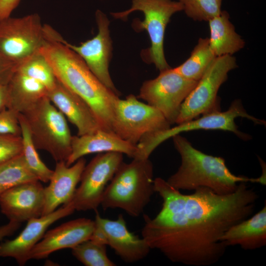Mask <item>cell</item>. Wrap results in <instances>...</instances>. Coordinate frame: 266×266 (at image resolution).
I'll return each mask as SVG.
<instances>
[{
	"mask_svg": "<svg viewBox=\"0 0 266 266\" xmlns=\"http://www.w3.org/2000/svg\"><path fill=\"white\" fill-rule=\"evenodd\" d=\"M21 223L9 221L3 225L0 226V241L6 236L12 235L20 227Z\"/></svg>",
	"mask_w": 266,
	"mask_h": 266,
	"instance_id": "cell-34",
	"label": "cell"
},
{
	"mask_svg": "<svg viewBox=\"0 0 266 266\" xmlns=\"http://www.w3.org/2000/svg\"><path fill=\"white\" fill-rule=\"evenodd\" d=\"M22 114L36 149L49 153L56 162H66L71 152L72 135L65 116L48 97Z\"/></svg>",
	"mask_w": 266,
	"mask_h": 266,
	"instance_id": "cell-5",
	"label": "cell"
},
{
	"mask_svg": "<svg viewBox=\"0 0 266 266\" xmlns=\"http://www.w3.org/2000/svg\"><path fill=\"white\" fill-rule=\"evenodd\" d=\"M44 203V187L39 180L20 184L0 195L1 212L20 223L41 216Z\"/></svg>",
	"mask_w": 266,
	"mask_h": 266,
	"instance_id": "cell-15",
	"label": "cell"
},
{
	"mask_svg": "<svg viewBox=\"0 0 266 266\" xmlns=\"http://www.w3.org/2000/svg\"><path fill=\"white\" fill-rule=\"evenodd\" d=\"M208 22L209 45L216 57L233 55L244 47V40L235 32L226 11L222 10L219 15Z\"/></svg>",
	"mask_w": 266,
	"mask_h": 266,
	"instance_id": "cell-23",
	"label": "cell"
},
{
	"mask_svg": "<svg viewBox=\"0 0 266 266\" xmlns=\"http://www.w3.org/2000/svg\"><path fill=\"white\" fill-rule=\"evenodd\" d=\"M187 16L195 21H208L222 11L223 0H178Z\"/></svg>",
	"mask_w": 266,
	"mask_h": 266,
	"instance_id": "cell-29",
	"label": "cell"
},
{
	"mask_svg": "<svg viewBox=\"0 0 266 266\" xmlns=\"http://www.w3.org/2000/svg\"><path fill=\"white\" fill-rule=\"evenodd\" d=\"M47 97L65 117L76 127L77 135L92 133L102 129L89 105L58 81L55 87L48 92Z\"/></svg>",
	"mask_w": 266,
	"mask_h": 266,
	"instance_id": "cell-19",
	"label": "cell"
},
{
	"mask_svg": "<svg viewBox=\"0 0 266 266\" xmlns=\"http://www.w3.org/2000/svg\"><path fill=\"white\" fill-rule=\"evenodd\" d=\"M154 187L162 207L153 219L144 215L142 237L170 261L190 266H210L220 260L227 248L223 236L252 215L258 198L246 182L227 195L205 187L184 195L161 177L154 179Z\"/></svg>",
	"mask_w": 266,
	"mask_h": 266,
	"instance_id": "cell-1",
	"label": "cell"
},
{
	"mask_svg": "<svg viewBox=\"0 0 266 266\" xmlns=\"http://www.w3.org/2000/svg\"><path fill=\"white\" fill-rule=\"evenodd\" d=\"M190 121L178 124L176 126L160 131L144 138L136 145L137 151L135 158L148 159L152 152L166 139L182 132L195 130H222L231 132L243 140L250 138L248 134L240 131L235 123L238 117L247 118L256 124L264 125L265 121L249 114L240 100L233 101L225 111L220 110L201 115Z\"/></svg>",
	"mask_w": 266,
	"mask_h": 266,
	"instance_id": "cell-6",
	"label": "cell"
},
{
	"mask_svg": "<svg viewBox=\"0 0 266 266\" xmlns=\"http://www.w3.org/2000/svg\"><path fill=\"white\" fill-rule=\"evenodd\" d=\"M9 102L8 85H0V111L7 108Z\"/></svg>",
	"mask_w": 266,
	"mask_h": 266,
	"instance_id": "cell-35",
	"label": "cell"
},
{
	"mask_svg": "<svg viewBox=\"0 0 266 266\" xmlns=\"http://www.w3.org/2000/svg\"><path fill=\"white\" fill-rule=\"evenodd\" d=\"M95 226L94 221L80 218L48 231L31 251L30 260L44 259L56 251L72 249L90 239Z\"/></svg>",
	"mask_w": 266,
	"mask_h": 266,
	"instance_id": "cell-16",
	"label": "cell"
},
{
	"mask_svg": "<svg viewBox=\"0 0 266 266\" xmlns=\"http://www.w3.org/2000/svg\"><path fill=\"white\" fill-rule=\"evenodd\" d=\"M64 40L55 30H52L40 53L51 66L57 80L89 105L101 129L113 132L114 109L119 96L97 78Z\"/></svg>",
	"mask_w": 266,
	"mask_h": 266,
	"instance_id": "cell-2",
	"label": "cell"
},
{
	"mask_svg": "<svg viewBox=\"0 0 266 266\" xmlns=\"http://www.w3.org/2000/svg\"><path fill=\"white\" fill-rule=\"evenodd\" d=\"M197 82L170 67L161 71L157 77L144 81L138 98L160 111L171 125L175 123L182 103Z\"/></svg>",
	"mask_w": 266,
	"mask_h": 266,
	"instance_id": "cell-11",
	"label": "cell"
},
{
	"mask_svg": "<svg viewBox=\"0 0 266 266\" xmlns=\"http://www.w3.org/2000/svg\"><path fill=\"white\" fill-rule=\"evenodd\" d=\"M156 108L138 100L133 95L118 99L114 113L112 131L122 139L136 146L146 136L170 128Z\"/></svg>",
	"mask_w": 266,
	"mask_h": 266,
	"instance_id": "cell-8",
	"label": "cell"
},
{
	"mask_svg": "<svg viewBox=\"0 0 266 266\" xmlns=\"http://www.w3.org/2000/svg\"><path fill=\"white\" fill-rule=\"evenodd\" d=\"M7 85L9 90L7 108L22 114L47 97L48 93L42 84L17 71Z\"/></svg>",
	"mask_w": 266,
	"mask_h": 266,
	"instance_id": "cell-22",
	"label": "cell"
},
{
	"mask_svg": "<svg viewBox=\"0 0 266 266\" xmlns=\"http://www.w3.org/2000/svg\"><path fill=\"white\" fill-rule=\"evenodd\" d=\"M74 211L70 202L48 214L28 220L25 228L17 237L0 243V257L12 258L20 266L25 265L30 260L31 251L42 239L49 226Z\"/></svg>",
	"mask_w": 266,
	"mask_h": 266,
	"instance_id": "cell-14",
	"label": "cell"
},
{
	"mask_svg": "<svg viewBox=\"0 0 266 266\" xmlns=\"http://www.w3.org/2000/svg\"><path fill=\"white\" fill-rule=\"evenodd\" d=\"M72 254L86 266H114L108 257L106 245L89 239L72 249Z\"/></svg>",
	"mask_w": 266,
	"mask_h": 266,
	"instance_id": "cell-28",
	"label": "cell"
},
{
	"mask_svg": "<svg viewBox=\"0 0 266 266\" xmlns=\"http://www.w3.org/2000/svg\"><path fill=\"white\" fill-rule=\"evenodd\" d=\"M179 1L172 0H132L131 7L122 12L111 13L116 19L125 20L132 12H143L142 21L136 19L133 27L136 31L146 30L151 41V46L146 53V59L153 63L160 71L170 68L165 58L164 41L166 27L174 13L182 11Z\"/></svg>",
	"mask_w": 266,
	"mask_h": 266,
	"instance_id": "cell-7",
	"label": "cell"
},
{
	"mask_svg": "<svg viewBox=\"0 0 266 266\" xmlns=\"http://www.w3.org/2000/svg\"><path fill=\"white\" fill-rule=\"evenodd\" d=\"M86 163L83 157L70 166L65 161L56 162L49 184L44 188L45 203L42 216L53 212L61 204L71 201Z\"/></svg>",
	"mask_w": 266,
	"mask_h": 266,
	"instance_id": "cell-18",
	"label": "cell"
},
{
	"mask_svg": "<svg viewBox=\"0 0 266 266\" xmlns=\"http://www.w3.org/2000/svg\"><path fill=\"white\" fill-rule=\"evenodd\" d=\"M236 67V61L233 55L216 57L184 100L175 123L220 110L218 92L227 79L229 72Z\"/></svg>",
	"mask_w": 266,
	"mask_h": 266,
	"instance_id": "cell-9",
	"label": "cell"
},
{
	"mask_svg": "<svg viewBox=\"0 0 266 266\" xmlns=\"http://www.w3.org/2000/svg\"><path fill=\"white\" fill-rule=\"evenodd\" d=\"M95 15L98 28V33L95 36L78 46L71 44L65 40L64 42L82 59L106 87L119 96L120 93L111 78L108 69L112 50L109 21L100 10H97Z\"/></svg>",
	"mask_w": 266,
	"mask_h": 266,
	"instance_id": "cell-13",
	"label": "cell"
},
{
	"mask_svg": "<svg viewBox=\"0 0 266 266\" xmlns=\"http://www.w3.org/2000/svg\"><path fill=\"white\" fill-rule=\"evenodd\" d=\"M123 154L116 152L99 153L82 172L80 184L76 189L71 203L77 211L97 210L104 192L119 166Z\"/></svg>",
	"mask_w": 266,
	"mask_h": 266,
	"instance_id": "cell-12",
	"label": "cell"
},
{
	"mask_svg": "<svg viewBox=\"0 0 266 266\" xmlns=\"http://www.w3.org/2000/svg\"><path fill=\"white\" fill-rule=\"evenodd\" d=\"M19 113L10 109L0 111V134L21 135Z\"/></svg>",
	"mask_w": 266,
	"mask_h": 266,
	"instance_id": "cell-31",
	"label": "cell"
},
{
	"mask_svg": "<svg viewBox=\"0 0 266 266\" xmlns=\"http://www.w3.org/2000/svg\"><path fill=\"white\" fill-rule=\"evenodd\" d=\"M94 221L96 226L104 234L107 245L124 262H136L149 254L151 248L146 241L128 230L122 214L112 220L101 217L97 212Z\"/></svg>",
	"mask_w": 266,
	"mask_h": 266,
	"instance_id": "cell-17",
	"label": "cell"
},
{
	"mask_svg": "<svg viewBox=\"0 0 266 266\" xmlns=\"http://www.w3.org/2000/svg\"><path fill=\"white\" fill-rule=\"evenodd\" d=\"M23 143L22 154L30 170L39 181L49 182L53 170L48 168L40 159L37 152L27 124L21 113H19Z\"/></svg>",
	"mask_w": 266,
	"mask_h": 266,
	"instance_id": "cell-25",
	"label": "cell"
},
{
	"mask_svg": "<svg viewBox=\"0 0 266 266\" xmlns=\"http://www.w3.org/2000/svg\"><path fill=\"white\" fill-rule=\"evenodd\" d=\"M16 71L39 82L48 92L58 82L51 66L39 51L18 64Z\"/></svg>",
	"mask_w": 266,
	"mask_h": 266,
	"instance_id": "cell-27",
	"label": "cell"
},
{
	"mask_svg": "<svg viewBox=\"0 0 266 266\" xmlns=\"http://www.w3.org/2000/svg\"><path fill=\"white\" fill-rule=\"evenodd\" d=\"M227 247L239 246L246 250L266 244V205L251 217L232 226L222 237Z\"/></svg>",
	"mask_w": 266,
	"mask_h": 266,
	"instance_id": "cell-21",
	"label": "cell"
},
{
	"mask_svg": "<svg viewBox=\"0 0 266 266\" xmlns=\"http://www.w3.org/2000/svg\"><path fill=\"white\" fill-rule=\"evenodd\" d=\"M21 135L0 134V164L22 153Z\"/></svg>",
	"mask_w": 266,
	"mask_h": 266,
	"instance_id": "cell-30",
	"label": "cell"
},
{
	"mask_svg": "<svg viewBox=\"0 0 266 266\" xmlns=\"http://www.w3.org/2000/svg\"><path fill=\"white\" fill-rule=\"evenodd\" d=\"M153 166L148 159L123 163L105 188L100 205L104 210L120 208L138 217L155 193Z\"/></svg>",
	"mask_w": 266,
	"mask_h": 266,
	"instance_id": "cell-4",
	"label": "cell"
},
{
	"mask_svg": "<svg viewBox=\"0 0 266 266\" xmlns=\"http://www.w3.org/2000/svg\"><path fill=\"white\" fill-rule=\"evenodd\" d=\"M172 138L174 147L180 156L181 165L166 181L176 189L195 191L205 187L217 194L227 195L234 192L241 182L266 184L261 177L250 178L233 174L227 166L224 158L198 150L179 134Z\"/></svg>",
	"mask_w": 266,
	"mask_h": 266,
	"instance_id": "cell-3",
	"label": "cell"
},
{
	"mask_svg": "<svg viewBox=\"0 0 266 266\" xmlns=\"http://www.w3.org/2000/svg\"><path fill=\"white\" fill-rule=\"evenodd\" d=\"M21 0H0V21L10 16Z\"/></svg>",
	"mask_w": 266,
	"mask_h": 266,
	"instance_id": "cell-33",
	"label": "cell"
},
{
	"mask_svg": "<svg viewBox=\"0 0 266 266\" xmlns=\"http://www.w3.org/2000/svg\"><path fill=\"white\" fill-rule=\"evenodd\" d=\"M38 180L28 167L22 153L0 164V195L20 184Z\"/></svg>",
	"mask_w": 266,
	"mask_h": 266,
	"instance_id": "cell-26",
	"label": "cell"
},
{
	"mask_svg": "<svg viewBox=\"0 0 266 266\" xmlns=\"http://www.w3.org/2000/svg\"><path fill=\"white\" fill-rule=\"evenodd\" d=\"M137 151L136 146L124 140L113 132L99 129L92 133L72 136L71 152L66 163L70 166L85 155L108 152L125 154L133 159Z\"/></svg>",
	"mask_w": 266,
	"mask_h": 266,
	"instance_id": "cell-20",
	"label": "cell"
},
{
	"mask_svg": "<svg viewBox=\"0 0 266 266\" xmlns=\"http://www.w3.org/2000/svg\"><path fill=\"white\" fill-rule=\"evenodd\" d=\"M46 40L37 13L0 21V53L17 65L39 52Z\"/></svg>",
	"mask_w": 266,
	"mask_h": 266,
	"instance_id": "cell-10",
	"label": "cell"
},
{
	"mask_svg": "<svg viewBox=\"0 0 266 266\" xmlns=\"http://www.w3.org/2000/svg\"><path fill=\"white\" fill-rule=\"evenodd\" d=\"M17 65L0 53V85H7L16 71Z\"/></svg>",
	"mask_w": 266,
	"mask_h": 266,
	"instance_id": "cell-32",
	"label": "cell"
},
{
	"mask_svg": "<svg viewBox=\"0 0 266 266\" xmlns=\"http://www.w3.org/2000/svg\"><path fill=\"white\" fill-rule=\"evenodd\" d=\"M216 57L210 47L208 38H200L190 57L174 68L184 77L198 81Z\"/></svg>",
	"mask_w": 266,
	"mask_h": 266,
	"instance_id": "cell-24",
	"label": "cell"
}]
</instances>
